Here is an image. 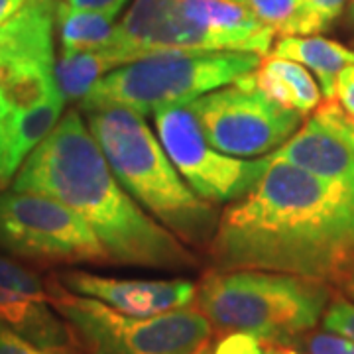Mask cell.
<instances>
[{
	"label": "cell",
	"instance_id": "cell-5",
	"mask_svg": "<svg viewBox=\"0 0 354 354\" xmlns=\"http://www.w3.org/2000/svg\"><path fill=\"white\" fill-rule=\"evenodd\" d=\"M276 32L248 0H134L109 48L118 67L164 50H225L268 55Z\"/></svg>",
	"mask_w": 354,
	"mask_h": 354
},
{
	"label": "cell",
	"instance_id": "cell-24",
	"mask_svg": "<svg viewBox=\"0 0 354 354\" xmlns=\"http://www.w3.org/2000/svg\"><path fill=\"white\" fill-rule=\"evenodd\" d=\"M325 330L337 333L354 342V304L348 299H333L323 315Z\"/></svg>",
	"mask_w": 354,
	"mask_h": 354
},
{
	"label": "cell",
	"instance_id": "cell-1",
	"mask_svg": "<svg viewBox=\"0 0 354 354\" xmlns=\"http://www.w3.org/2000/svg\"><path fill=\"white\" fill-rule=\"evenodd\" d=\"M266 158L260 181L221 213L211 268L344 283L354 262V185Z\"/></svg>",
	"mask_w": 354,
	"mask_h": 354
},
{
	"label": "cell",
	"instance_id": "cell-13",
	"mask_svg": "<svg viewBox=\"0 0 354 354\" xmlns=\"http://www.w3.org/2000/svg\"><path fill=\"white\" fill-rule=\"evenodd\" d=\"M67 290L99 299L120 313L156 317L189 307L197 297V283L187 278H114L85 270H65L53 274Z\"/></svg>",
	"mask_w": 354,
	"mask_h": 354
},
{
	"label": "cell",
	"instance_id": "cell-16",
	"mask_svg": "<svg viewBox=\"0 0 354 354\" xmlns=\"http://www.w3.org/2000/svg\"><path fill=\"white\" fill-rule=\"evenodd\" d=\"M252 81L268 99L301 114L313 113L323 101L311 71L291 59L266 55L252 71Z\"/></svg>",
	"mask_w": 354,
	"mask_h": 354
},
{
	"label": "cell",
	"instance_id": "cell-17",
	"mask_svg": "<svg viewBox=\"0 0 354 354\" xmlns=\"http://www.w3.org/2000/svg\"><path fill=\"white\" fill-rule=\"evenodd\" d=\"M116 16L88 8H75L59 0L55 30L64 51L104 50L116 34Z\"/></svg>",
	"mask_w": 354,
	"mask_h": 354
},
{
	"label": "cell",
	"instance_id": "cell-29",
	"mask_svg": "<svg viewBox=\"0 0 354 354\" xmlns=\"http://www.w3.org/2000/svg\"><path fill=\"white\" fill-rule=\"evenodd\" d=\"M346 291H348V295L354 299V262L351 266V270H348V274H346V279H344V283H342Z\"/></svg>",
	"mask_w": 354,
	"mask_h": 354
},
{
	"label": "cell",
	"instance_id": "cell-12",
	"mask_svg": "<svg viewBox=\"0 0 354 354\" xmlns=\"http://www.w3.org/2000/svg\"><path fill=\"white\" fill-rule=\"evenodd\" d=\"M0 321L39 346L81 348L75 330L51 304L48 288L41 278L24 264L2 254Z\"/></svg>",
	"mask_w": 354,
	"mask_h": 354
},
{
	"label": "cell",
	"instance_id": "cell-23",
	"mask_svg": "<svg viewBox=\"0 0 354 354\" xmlns=\"http://www.w3.org/2000/svg\"><path fill=\"white\" fill-rule=\"evenodd\" d=\"M315 118L325 127H329L333 132H337L354 152V120L342 111L339 102L335 99L321 102L315 109Z\"/></svg>",
	"mask_w": 354,
	"mask_h": 354
},
{
	"label": "cell",
	"instance_id": "cell-30",
	"mask_svg": "<svg viewBox=\"0 0 354 354\" xmlns=\"http://www.w3.org/2000/svg\"><path fill=\"white\" fill-rule=\"evenodd\" d=\"M346 24L351 26V30L354 32V0H348V6H346Z\"/></svg>",
	"mask_w": 354,
	"mask_h": 354
},
{
	"label": "cell",
	"instance_id": "cell-25",
	"mask_svg": "<svg viewBox=\"0 0 354 354\" xmlns=\"http://www.w3.org/2000/svg\"><path fill=\"white\" fill-rule=\"evenodd\" d=\"M305 354H354V342L337 333H309L304 337Z\"/></svg>",
	"mask_w": 354,
	"mask_h": 354
},
{
	"label": "cell",
	"instance_id": "cell-9",
	"mask_svg": "<svg viewBox=\"0 0 354 354\" xmlns=\"http://www.w3.org/2000/svg\"><path fill=\"white\" fill-rule=\"evenodd\" d=\"M57 4L59 0H28L0 26V124L4 140L18 116L62 95L55 81L53 46Z\"/></svg>",
	"mask_w": 354,
	"mask_h": 354
},
{
	"label": "cell",
	"instance_id": "cell-6",
	"mask_svg": "<svg viewBox=\"0 0 354 354\" xmlns=\"http://www.w3.org/2000/svg\"><path fill=\"white\" fill-rule=\"evenodd\" d=\"M262 55L250 51L164 50L116 67L102 77L79 109L122 104L153 114L162 106L187 104L199 95L252 73Z\"/></svg>",
	"mask_w": 354,
	"mask_h": 354
},
{
	"label": "cell",
	"instance_id": "cell-15",
	"mask_svg": "<svg viewBox=\"0 0 354 354\" xmlns=\"http://www.w3.org/2000/svg\"><path fill=\"white\" fill-rule=\"evenodd\" d=\"M268 55L283 57L307 67L317 77L323 99H335L337 79L346 65L354 64V50L341 41L323 38L319 34L311 36H283L279 38Z\"/></svg>",
	"mask_w": 354,
	"mask_h": 354
},
{
	"label": "cell",
	"instance_id": "cell-10",
	"mask_svg": "<svg viewBox=\"0 0 354 354\" xmlns=\"http://www.w3.org/2000/svg\"><path fill=\"white\" fill-rule=\"evenodd\" d=\"M0 248L39 264H111L81 216L36 191L0 193Z\"/></svg>",
	"mask_w": 354,
	"mask_h": 354
},
{
	"label": "cell",
	"instance_id": "cell-2",
	"mask_svg": "<svg viewBox=\"0 0 354 354\" xmlns=\"http://www.w3.org/2000/svg\"><path fill=\"white\" fill-rule=\"evenodd\" d=\"M12 189L44 193L69 207L95 232L111 264L164 272L199 266L197 254L124 189L77 109L26 158Z\"/></svg>",
	"mask_w": 354,
	"mask_h": 354
},
{
	"label": "cell",
	"instance_id": "cell-19",
	"mask_svg": "<svg viewBox=\"0 0 354 354\" xmlns=\"http://www.w3.org/2000/svg\"><path fill=\"white\" fill-rule=\"evenodd\" d=\"M197 354H305L295 344H281L256 339L246 333H223L207 342Z\"/></svg>",
	"mask_w": 354,
	"mask_h": 354
},
{
	"label": "cell",
	"instance_id": "cell-14",
	"mask_svg": "<svg viewBox=\"0 0 354 354\" xmlns=\"http://www.w3.org/2000/svg\"><path fill=\"white\" fill-rule=\"evenodd\" d=\"M268 156L330 181L354 185V152L351 146L315 116Z\"/></svg>",
	"mask_w": 354,
	"mask_h": 354
},
{
	"label": "cell",
	"instance_id": "cell-22",
	"mask_svg": "<svg viewBox=\"0 0 354 354\" xmlns=\"http://www.w3.org/2000/svg\"><path fill=\"white\" fill-rule=\"evenodd\" d=\"M0 354H85L81 348H48L28 341L0 321Z\"/></svg>",
	"mask_w": 354,
	"mask_h": 354
},
{
	"label": "cell",
	"instance_id": "cell-28",
	"mask_svg": "<svg viewBox=\"0 0 354 354\" xmlns=\"http://www.w3.org/2000/svg\"><path fill=\"white\" fill-rule=\"evenodd\" d=\"M28 0H0V26L8 22Z\"/></svg>",
	"mask_w": 354,
	"mask_h": 354
},
{
	"label": "cell",
	"instance_id": "cell-7",
	"mask_svg": "<svg viewBox=\"0 0 354 354\" xmlns=\"http://www.w3.org/2000/svg\"><path fill=\"white\" fill-rule=\"evenodd\" d=\"M46 288L85 354H197L215 333L195 304L164 315L132 317L67 290L55 276Z\"/></svg>",
	"mask_w": 354,
	"mask_h": 354
},
{
	"label": "cell",
	"instance_id": "cell-3",
	"mask_svg": "<svg viewBox=\"0 0 354 354\" xmlns=\"http://www.w3.org/2000/svg\"><path fill=\"white\" fill-rule=\"evenodd\" d=\"M106 162L140 207L191 248L205 250L221 213L179 176L146 116L122 104L81 109Z\"/></svg>",
	"mask_w": 354,
	"mask_h": 354
},
{
	"label": "cell",
	"instance_id": "cell-18",
	"mask_svg": "<svg viewBox=\"0 0 354 354\" xmlns=\"http://www.w3.org/2000/svg\"><path fill=\"white\" fill-rule=\"evenodd\" d=\"M118 64L106 50L64 51L55 59V81L64 99L81 104L106 73Z\"/></svg>",
	"mask_w": 354,
	"mask_h": 354
},
{
	"label": "cell",
	"instance_id": "cell-8",
	"mask_svg": "<svg viewBox=\"0 0 354 354\" xmlns=\"http://www.w3.org/2000/svg\"><path fill=\"white\" fill-rule=\"evenodd\" d=\"M207 142L236 158H264L301 128L304 114L268 99L252 73L185 104Z\"/></svg>",
	"mask_w": 354,
	"mask_h": 354
},
{
	"label": "cell",
	"instance_id": "cell-11",
	"mask_svg": "<svg viewBox=\"0 0 354 354\" xmlns=\"http://www.w3.org/2000/svg\"><path fill=\"white\" fill-rule=\"evenodd\" d=\"M156 134L179 176L205 201L230 205L242 199L268 169V158H236L213 148L185 104L153 111Z\"/></svg>",
	"mask_w": 354,
	"mask_h": 354
},
{
	"label": "cell",
	"instance_id": "cell-27",
	"mask_svg": "<svg viewBox=\"0 0 354 354\" xmlns=\"http://www.w3.org/2000/svg\"><path fill=\"white\" fill-rule=\"evenodd\" d=\"M64 2L69 6H75V8L99 10V12L113 14V16H118L128 4V0H64Z\"/></svg>",
	"mask_w": 354,
	"mask_h": 354
},
{
	"label": "cell",
	"instance_id": "cell-4",
	"mask_svg": "<svg viewBox=\"0 0 354 354\" xmlns=\"http://www.w3.org/2000/svg\"><path fill=\"white\" fill-rule=\"evenodd\" d=\"M330 286L268 270H213L197 283L195 305L221 333L297 344L323 321Z\"/></svg>",
	"mask_w": 354,
	"mask_h": 354
},
{
	"label": "cell",
	"instance_id": "cell-20",
	"mask_svg": "<svg viewBox=\"0 0 354 354\" xmlns=\"http://www.w3.org/2000/svg\"><path fill=\"white\" fill-rule=\"evenodd\" d=\"M348 0H295V34L311 36L327 30L344 10Z\"/></svg>",
	"mask_w": 354,
	"mask_h": 354
},
{
	"label": "cell",
	"instance_id": "cell-21",
	"mask_svg": "<svg viewBox=\"0 0 354 354\" xmlns=\"http://www.w3.org/2000/svg\"><path fill=\"white\" fill-rule=\"evenodd\" d=\"M256 16L270 26L276 36L295 34V0H248Z\"/></svg>",
	"mask_w": 354,
	"mask_h": 354
},
{
	"label": "cell",
	"instance_id": "cell-26",
	"mask_svg": "<svg viewBox=\"0 0 354 354\" xmlns=\"http://www.w3.org/2000/svg\"><path fill=\"white\" fill-rule=\"evenodd\" d=\"M335 101L339 102L342 111L354 120V64L346 65L337 79Z\"/></svg>",
	"mask_w": 354,
	"mask_h": 354
}]
</instances>
